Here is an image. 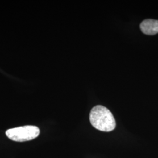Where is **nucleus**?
I'll return each mask as SVG.
<instances>
[{
    "instance_id": "obj_1",
    "label": "nucleus",
    "mask_w": 158,
    "mask_h": 158,
    "mask_svg": "<svg viewBox=\"0 0 158 158\" xmlns=\"http://www.w3.org/2000/svg\"><path fill=\"white\" fill-rule=\"evenodd\" d=\"M90 121L97 130L104 132L112 131L116 126L113 114L102 106H97L92 108L90 113Z\"/></svg>"
},
{
    "instance_id": "obj_3",
    "label": "nucleus",
    "mask_w": 158,
    "mask_h": 158,
    "mask_svg": "<svg viewBox=\"0 0 158 158\" xmlns=\"http://www.w3.org/2000/svg\"><path fill=\"white\" fill-rule=\"evenodd\" d=\"M140 28L143 34L153 35L158 33V20L148 19L143 21L140 25Z\"/></svg>"
},
{
    "instance_id": "obj_2",
    "label": "nucleus",
    "mask_w": 158,
    "mask_h": 158,
    "mask_svg": "<svg viewBox=\"0 0 158 158\" xmlns=\"http://www.w3.org/2000/svg\"><path fill=\"white\" fill-rule=\"evenodd\" d=\"M38 127L33 125H26L9 129L6 131V135L14 141L25 142L32 140L40 135Z\"/></svg>"
}]
</instances>
